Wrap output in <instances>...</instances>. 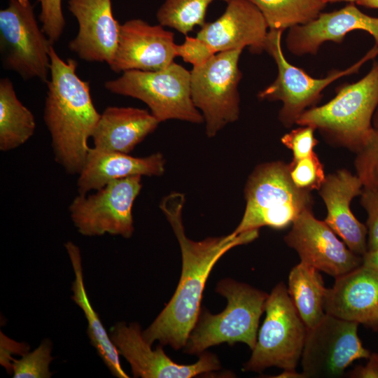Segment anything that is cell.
<instances>
[{
	"label": "cell",
	"mask_w": 378,
	"mask_h": 378,
	"mask_svg": "<svg viewBox=\"0 0 378 378\" xmlns=\"http://www.w3.org/2000/svg\"><path fill=\"white\" fill-rule=\"evenodd\" d=\"M184 203L185 195L174 192L164 197L160 204L178 241L182 270L172 298L153 323L142 330L144 340L150 344L158 341L176 350L185 347L197 322L202 293L215 264L230 249L255 239L259 230L192 240L186 236L183 223Z\"/></svg>",
	"instance_id": "1"
},
{
	"label": "cell",
	"mask_w": 378,
	"mask_h": 378,
	"mask_svg": "<svg viewBox=\"0 0 378 378\" xmlns=\"http://www.w3.org/2000/svg\"><path fill=\"white\" fill-rule=\"evenodd\" d=\"M47 81L43 119L50 132L55 159L66 172L79 174L90 147L88 139L99 120L90 94V83L76 74L78 63L64 61L53 46Z\"/></svg>",
	"instance_id": "2"
},
{
	"label": "cell",
	"mask_w": 378,
	"mask_h": 378,
	"mask_svg": "<svg viewBox=\"0 0 378 378\" xmlns=\"http://www.w3.org/2000/svg\"><path fill=\"white\" fill-rule=\"evenodd\" d=\"M377 107L378 60L361 79L339 86L328 103L304 111L295 124L312 126L330 143L356 153L374 128Z\"/></svg>",
	"instance_id": "3"
},
{
	"label": "cell",
	"mask_w": 378,
	"mask_h": 378,
	"mask_svg": "<svg viewBox=\"0 0 378 378\" xmlns=\"http://www.w3.org/2000/svg\"><path fill=\"white\" fill-rule=\"evenodd\" d=\"M216 292L227 299L226 307L218 314L200 313L185 352L200 355L209 347L225 342L230 345L242 342L253 350L269 294L230 279L220 281Z\"/></svg>",
	"instance_id": "4"
},
{
	"label": "cell",
	"mask_w": 378,
	"mask_h": 378,
	"mask_svg": "<svg viewBox=\"0 0 378 378\" xmlns=\"http://www.w3.org/2000/svg\"><path fill=\"white\" fill-rule=\"evenodd\" d=\"M246 206L233 235L267 226L284 229L306 209H312L311 192L293 183L288 164L272 161L258 165L244 187Z\"/></svg>",
	"instance_id": "5"
},
{
	"label": "cell",
	"mask_w": 378,
	"mask_h": 378,
	"mask_svg": "<svg viewBox=\"0 0 378 378\" xmlns=\"http://www.w3.org/2000/svg\"><path fill=\"white\" fill-rule=\"evenodd\" d=\"M104 88L112 93L142 101L160 122L172 119L197 124L204 122L191 98L190 71L174 62L155 71H125L120 77L106 81Z\"/></svg>",
	"instance_id": "6"
},
{
	"label": "cell",
	"mask_w": 378,
	"mask_h": 378,
	"mask_svg": "<svg viewBox=\"0 0 378 378\" xmlns=\"http://www.w3.org/2000/svg\"><path fill=\"white\" fill-rule=\"evenodd\" d=\"M265 318L244 370L261 372L270 367L296 370L307 328L297 312L286 285L274 287L267 300Z\"/></svg>",
	"instance_id": "7"
},
{
	"label": "cell",
	"mask_w": 378,
	"mask_h": 378,
	"mask_svg": "<svg viewBox=\"0 0 378 378\" xmlns=\"http://www.w3.org/2000/svg\"><path fill=\"white\" fill-rule=\"evenodd\" d=\"M241 52L237 49L217 52L190 71L191 98L203 116L209 138L239 117Z\"/></svg>",
	"instance_id": "8"
},
{
	"label": "cell",
	"mask_w": 378,
	"mask_h": 378,
	"mask_svg": "<svg viewBox=\"0 0 378 378\" xmlns=\"http://www.w3.org/2000/svg\"><path fill=\"white\" fill-rule=\"evenodd\" d=\"M283 32L269 29L265 51L274 59L278 74L272 83L258 92V97L260 100L281 101L283 104L279 112V120L289 127L296 123L307 108L316 106L321 99L323 90L328 85L341 77L358 72L365 62L374 57L369 51L347 69H333L325 78H314L304 69L288 62L281 46Z\"/></svg>",
	"instance_id": "9"
},
{
	"label": "cell",
	"mask_w": 378,
	"mask_h": 378,
	"mask_svg": "<svg viewBox=\"0 0 378 378\" xmlns=\"http://www.w3.org/2000/svg\"><path fill=\"white\" fill-rule=\"evenodd\" d=\"M50 42L35 18L30 3L8 0L0 10V52L4 67L24 80H48Z\"/></svg>",
	"instance_id": "10"
},
{
	"label": "cell",
	"mask_w": 378,
	"mask_h": 378,
	"mask_svg": "<svg viewBox=\"0 0 378 378\" xmlns=\"http://www.w3.org/2000/svg\"><path fill=\"white\" fill-rule=\"evenodd\" d=\"M141 177L115 180L94 194L77 195L69 210L78 232L87 237L109 234L131 237L134 230L132 208L142 188Z\"/></svg>",
	"instance_id": "11"
},
{
	"label": "cell",
	"mask_w": 378,
	"mask_h": 378,
	"mask_svg": "<svg viewBox=\"0 0 378 378\" xmlns=\"http://www.w3.org/2000/svg\"><path fill=\"white\" fill-rule=\"evenodd\" d=\"M358 325L326 314L308 329L300 359L304 377H341L354 361L368 359L371 353L358 337Z\"/></svg>",
	"instance_id": "12"
},
{
	"label": "cell",
	"mask_w": 378,
	"mask_h": 378,
	"mask_svg": "<svg viewBox=\"0 0 378 378\" xmlns=\"http://www.w3.org/2000/svg\"><path fill=\"white\" fill-rule=\"evenodd\" d=\"M109 336L119 355L130 365L134 377L190 378L220 368L216 356L208 352L200 354L192 364L175 363L164 353L162 345L153 349L137 323L118 322L111 327Z\"/></svg>",
	"instance_id": "13"
},
{
	"label": "cell",
	"mask_w": 378,
	"mask_h": 378,
	"mask_svg": "<svg viewBox=\"0 0 378 378\" xmlns=\"http://www.w3.org/2000/svg\"><path fill=\"white\" fill-rule=\"evenodd\" d=\"M284 241L296 251L300 261L335 278L362 264V256L352 252L334 231L306 209L292 223Z\"/></svg>",
	"instance_id": "14"
},
{
	"label": "cell",
	"mask_w": 378,
	"mask_h": 378,
	"mask_svg": "<svg viewBox=\"0 0 378 378\" xmlns=\"http://www.w3.org/2000/svg\"><path fill=\"white\" fill-rule=\"evenodd\" d=\"M174 38V34L161 24L151 25L141 19L127 20L120 26L118 47L108 66L117 73L165 69L177 56Z\"/></svg>",
	"instance_id": "15"
},
{
	"label": "cell",
	"mask_w": 378,
	"mask_h": 378,
	"mask_svg": "<svg viewBox=\"0 0 378 378\" xmlns=\"http://www.w3.org/2000/svg\"><path fill=\"white\" fill-rule=\"evenodd\" d=\"M224 13L206 22L196 37L216 53L248 48L253 54L265 50L269 28L259 9L248 0H229Z\"/></svg>",
	"instance_id": "16"
},
{
	"label": "cell",
	"mask_w": 378,
	"mask_h": 378,
	"mask_svg": "<svg viewBox=\"0 0 378 378\" xmlns=\"http://www.w3.org/2000/svg\"><path fill=\"white\" fill-rule=\"evenodd\" d=\"M68 9L78 23V31L69 48L87 62L109 65L118 47L120 26L111 0H69Z\"/></svg>",
	"instance_id": "17"
},
{
	"label": "cell",
	"mask_w": 378,
	"mask_h": 378,
	"mask_svg": "<svg viewBox=\"0 0 378 378\" xmlns=\"http://www.w3.org/2000/svg\"><path fill=\"white\" fill-rule=\"evenodd\" d=\"M355 30L369 33L378 49V18L370 16L349 3L341 9L321 13L314 20L289 29L286 39L287 49L293 55H316L323 43H341L346 34Z\"/></svg>",
	"instance_id": "18"
},
{
	"label": "cell",
	"mask_w": 378,
	"mask_h": 378,
	"mask_svg": "<svg viewBox=\"0 0 378 378\" xmlns=\"http://www.w3.org/2000/svg\"><path fill=\"white\" fill-rule=\"evenodd\" d=\"M324 310L378 330V272L361 265L336 277L326 290Z\"/></svg>",
	"instance_id": "19"
},
{
	"label": "cell",
	"mask_w": 378,
	"mask_h": 378,
	"mask_svg": "<svg viewBox=\"0 0 378 378\" xmlns=\"http://www.w3.org/2000/svg\"><path fill=\"white\" fill-rule=\"evenodd\" d=\"M363 188L356 174L341 169L327 175L318 190L327 209L325 223L352 252L360 256L368 251V230L354 215L350 204Z\"/></svg>",
	"instance_id": "20"
},
{
	"label": "cell",
	"mask_w": 378,
	"mask_h": 378,
	"mask_svg": "<svg viewBox=\"0 0 378 378\" xmlns=\"http://www.w3.org/2000/svg\"><path fill=\"white\" fill-rule=\"evenodd\" d=\"M165 163L163 155L159 152L146 157H134L128 153L90 148L78 174V191L84 195L129 176H160L164 173Z\"/></svg>",
	"instance_id": "21"
},
{
	"label": "cell",
	"mask_w": 378,
	"mask_h": 378,
	"mask_svg": "<svg viewBox=\"0 0 378 378\" xmlns=\"http://www.w3.org/2000/svg\"><path fill=\"white\" fill-rule=\"evenodd\" d=\"M159 123L146 109L108 106L101 114L92 136L94 148L129 153L153 132Z\"/></svg>",
	"instance_id": "22"
},
{
	"label": "cell",
	"mask_w": 378,
	"mask_h": 378,
	"mask_svg": "<svg viewBox=\"0 0 378 378\" xmlns=\"http://www.w3.org/2000/svg\"><path fill=\"white\" fill-rule=\"evenodd\" d=\"M64 247L74 273L71 299L83 312L88 322L87 335L90 343L114 377L128 378L129 376L121 366L118 351L89 300L84 284L80 250L71 241H66Z\"/></svg>",
	"instance_id": "23"
},
{
	"label": "cell",
	"mask_w": 378,
	"mask_h": 378,
	"mask_svg": "<svg viewBox=\"0 0 378 378\" xmlns=\"http://www.w3.org/2000/svg\"><path fill=\"white\" fill-rule=\"evenodd\" d=\"M289 296L307 330L316 326L326 312L327 288L318 270L300 261L288 275Z\"/></svg>",
	"instance_id": "24"
},
{
	"label": "cell",
	"mask_w": 378,
	"mask_h": 378,
	"mask_svg": "<svg viewBox=\"0 0 378 378\" xmlns=\"http://www.w3.org/2000/svg\"><path fill=\"white\" fill-rule=\"evenodd\" d=\"M36 121L31 111L18 98L8 78L0 80V150L9 151L34 134Z\"/></svg>",
	"instance_id": "25"
},
{
	"label": "cell",
	"mask_w": 378,
	"mask_h": 378,
	"mask_svg": "<svg viewBox=\"0 0 378 378\" xmlns=\"http://www.w3.org/2000/svg\"><path fill=\"white\" fill-rule=\"evenodd\" d=\"M262 14L269 29L282 30L306 24L318 17L326 0H248Z\"/></svg>",
	"instance_id": "26"
},
{
	"label": "cell",
	"mask_w": 378,
	"mask_h": 378,
	"mask_svg": "<svg viewBox=\"0 0 378 378\" xmlns=\"http://www.w3.org/2000/svg\"><path fill=\"white\" fill-rule=\"evenodd\" d=\"M214 1L165 0L157 12L158 21L162 26L173 28L187 36L195 26L202 27L206 23L208 6Z\"/></svg>",
	"instance_id": "27"
},
{
	"label": "cell",
	"mask_w": 378,
	"mask_h": 378,
	"mask_svg": "<svg viewBox=\"0 0 378 378\" xmlns=\"http://www.w3.org/2000/svg\"><path fill=\"white\" fill-rule=\"evenodd\" d=\"M52 344L46 339L31 352H24L20 359L11 358L10 368L15 378H49L52 373L50 364L53 360L51 356Z\"/></svg>",
	"instance_id": "28"
},
{
	"label": "cell",
	"mask_w": 378,
	"mask_h": 378,
	"mask_svg": "<svg viewBox=\"0 0 378 378\" xmlns=\"http://www.w3.org/2000/svg\"><path fill=\"white\" fill-rule=\"evenodd\" d=\"M288 169L294 185L309 192L319 190L326 177L323 166L314 152L301 159H293Z\"/></svg>",
	"instance_id": "29"
},
{
	"label": "cell",
	"mask_w": 378,
	"mask_h": 378,
	"mask_svg": "<svg viewBox=\"0 0 378 378\" xmlns=\"http://www.w3.org/2000/svg\"><path fill=\"white\" fill-rule=\"evenodd\" d=\"M356 153V174L363 187L378 189V129L373 128L363 147Z\"/></svg>",
	"instance_id": "30"
},
{
	"label": "cell",
	"mask_w": 378,
	"mask_h": 378,
	"mask_svg": "<svg viewBox=\"0 0 378 378\" xmlns=\"http://www.w3.org/2000/svg\"><path fill=\"white\" fill-rule=\"evenodd\" d=\"M41 5L39 20L41 28L53 44L61 37L66 22L62 9V0H37Z\"/></svg>",
	"instance_id": "31"
},
{
	"label": "cell",
	"mask_w": 378,
	"mask_h": 378,
	"mask_svg": "<svg viewBox=\"0 0 378 378\" xmlns=\"http://www.w3.org/2000/svg\"><path fill=\"white\" fill-rule=\"evenodd\" d=\"M315 130V128L309 125H300L284 134L281 141L293 152V159H301L311 155L318 144L314 136Z\"/></svg>",
	"instance_id": "32"
},
{
	"label": "cell",
	"mask_w": 378,
	"mask_h": 378,
	"mask_svg": "<svg viewBox=\"0 0 378 378\" xmlns=\"http://www.w3.org/2000/svg\"><path fill=\"white\" fill-rule=\"evenodd\" d=\"M360 203L368 214V250L378 248V189L363 187Z\"/></svg>",
	"instance_id": "33"
},
{
	"label": "cell",
	"mask_w": 378,
	"mask_h": 378,
	"mask_svg": "<svg viewBox=\"0 0 378 378\" xmlns=\"http://www.w3.org/2000/svg\"><path fill=\"white\" fill-rule=\"evenodd\" d=\"M176 51L177 56L193 66L202 64L216 53L203 41L188 36H186L183 44H176Z\"/></svg>",
	"instance_id": "34"
},
{
	"label": "cell",
	"mask_w": 378,
	"mask_h": 378,
	"mask_svg": "<svg viewBox=\"0 0 378 378\" xmlns=\"http://www.w3.org/2000/svg\"><path fill=\"white\" fill-rule=\"evenodd\" d=\"M365 365H358L349 372L352 378H378V354L372 353Z\"/></svg>",
	"instance_id": "35"
},
{
	"label": "cell",
	"mask_w": 378,
	"mask_h": 378,
	"mask_svg": "<svg viewBox=\"0 0 378 378\" xmlns=\"http://www.w3.org/2000/svg\"><path fill=\"white\" fill-rule=\"evenodd\" d=\"M361 265L378 272V248L368 250L362 255Z\"/></svg>",
	"instance_id": "36"
},
{
	"label": "cell",
	"mask_w": 378,
	"mask_h": 378,
	"mask_svg": "<svg viewBox=\"0 0 378 378\" xmlns=\"http://www.w3.org/2000/svg\"><path fill=\"white\" fill-rule=\"evenodd\" d=\"M273 377L276 378H305L304 374L299 373L296 370H283L280 374Z\"/></svg>",
	"instance_id": "37"
},
{
	"label": "cell",
	"mask_w": 378,
	"mask_h": 378,
	"mask_svg": "<svg viewBox=\"0 0 378 378\" xmlns=\"http://www.w3.org/2000/svg\"><path fill=\"white\" fill-rule=\"evenodd\" d=\"M356 4L365 8L378 9V0H356Z\"/></svg>",
	"instance_id": "38"
},
{
	"label": "cell",
	"mask_w": 378,
	"mask_h": 378,
	"mask_svg": "<svg viewBox=\"0 0 378 378\" xmlns=\"http://www.w3.org/2000/svg\"><path fill=\"white\" fill-rule=\"evenodd\" d=\"M372 125L374 128L378 129V107L373 116Z\"/></svg>",
	"instance_id": "39"
},
{
	"label": "cell",
	"mask_w": 378,
	"mask_h": 378,
	"mask_svg": "<svg viewBox=\"0 0 378 378\" xmlns=\"http://www.w3.org/2000/svg\"><path fill=\"white\" fill-rule=\"evenodd\" d=\"M356 0H326L327 3H333V2H338V1H346L348 3H354L356 4Z\"/></svg>",
	"instance_id": "40"
},
{
	"label": "cell",
	"mask_w": 378,
	"mask_h": 378,
	"mask_svg": "<svg viewBox=\"0 0 378 378\" xmlns=\"http://www.w3.org/2000/svg\"><path fill=\"white\" fill-rule=\"evenodd\" d=\"M22 5H27L29 3V0H18Z\"/></svg>",
	"instance_id": "41"
}]
</instances>
